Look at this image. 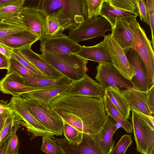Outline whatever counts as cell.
<instances>
[{
    "label": "cell",
    "mask_w": 154,
    "mask_h": 154,
    "mask_svg": "<svg viewBox=\"0 0 154 154\" xmlns=\"http://www.w3.org/2000/svg\"><path fill=\"white\" fill-rule=\"evenodd\" d=\"M132 110H133L140 118L150 123L152 126L154 128V117L153 116L146 115L139 111Z\"/></svg>",
    "instance_id": "44"
},
{
    "label": "cell",
    "mask_w": 154,
    "mask_h": 154,
    "mask_svg": "<svg viewBox=\"0 0 154 154\" xmlns=\"http://www.w3.org/2000/svg\"><path fill=\"white\" fill-rule=\"evenodd\" d=\"M154 85L147 91V104L150 113L154 116Z\"/></svg>",
    "instance_id": "41"
},
{
    "label": "cell",
    "mask_w": 154,
    "mask_h": 154,
    "mask_svg": "<svg viewBox=\"0 0 154 154\" xmlns=\"http://www.w3.org/2000/svg\"><path fill=\"white\" fill-rule=\"evenodd\" d=\"M105 94L108 97L122 116L125 119L130 118L131 109L122 95L119 87L109 86Z\"/></svg>",
    "instance_id": "24"
},
{
    "label": "cell",
    "mask_w": 154,
    "mask_h": 154,
    "mask_svg": "<svg viewBox=\"0 0 154 154\" xmlns=\"http://www.w3.org/2000/svg\"><path fill=\"white\" fill-rule=\"evenodd\" d=\"M32 64L49 79H56L64 76L48 63L39 54L33 51L31 48L18 49Z\"/></svg>",
    "instance_id": "20"
},
{
    "label": "cell",
    "mask_w": 154,
    "mask_h": 154,
    "mask_svg": "<svg viewBox=\"0 0 154 154\" xmlns=\"http://www.w3.org/2000/svg\"><path fill=\"white\" fill-rule=\"evenodd\" d=\"M127 59L132 66L135 73L132 82V88L142 91H147V78L145 65L142 59L134 49L124 50Z\"/></svg>",
    "instance_id": "16"
},
{
    "label": "cell",
    "mask_w": 154,
    "mask_h": 154,
    "mask_svg": "<svg viewBox=\"0 0 154 154\" xmlns=\"http://www.w3.org/2000/svg\"><path fill=\"white\" fill-rule=\"evenodd\" d=\"M149 20V26L151 28L152 36L151 41L153 48H154V0H147L145 1Z\"/></svg>",
    "instance_id": "39"
},
{
    "label": "cell",
    "mask_w": 154,
    "mask_h": 154,
    "mask_svg": "<svg viewBox=\"0 0 154 154\" xmlns=\"http://www.w3.org/2000/svg\"><path fill=\"white\" fill-rule=\"evenodd\" d=\"M104 0H85V18H91L100 15V12Z\"/></svg>",
    "instance_id": "33"
},
{
    "label": "cell",
    "mask_w": 154,
    "mask_h": 154,
    "mask_svg": "<svg viewBox=\"0 0 154 154\" xmlns=\"http://www.w3.org/2000/svg\"><path fill=\"white\" fill-rule=\"evenodd\" d=\"M7 118L0 116V132L2 130Z\"/></svg>",
    "instance_id": "47"
},
{
    "label": "cell",
    "mask_w": 154,
    "mask_h": 154,
    "mask_svg": "<svg viewBox=\"0 0 154 154\" xmlns=\"http://www.w3.org/2000/svg\"><path fill=\"white\" fill-rule=\"evenodd\" d=\"M42 143L40 149L47 154H65L64 151L50 136L42 137Z\"/></svg>",
    "instance_id": "32"
},
{
    "label": "cell",
    "mask_w": 154,
    "mask_h": 154,
    "mask_svg": "<svg viewBox=\"0 0 154 154\" xmlns=\"http://www.w3.org/2000/svg\"><path fill=\"white\" fill-rule=\"evenodd\" d=\"M48 104L67 122L91 136L101 130L107 117L103 97L58 95L51 99Z\"/></svg>",
    "instance_id": "1"
},
{
    "label": "cell",
    "mask_w": 154,
    "mask_h": 154,
    "mask_svg": "<svg viewBox=\"0 0 154 154\" xmlns=\"http://www.w3.org/2000/svg\"><path fill=\"white\" fill-rule=\"evenodd\" d=\"M61 148L65 154H106L98 146L93 138L83 134V140L79 145L70 143L65 138L51 136Z\"/></svg>",
    "instance_id": "15"
},
{
    "label": "cell",
    "mask_w": 154,
    "mask_h": 154,
    "mask_svg": "<svg viewBox=\"0 0 154 154\" xmlns=\"http://www.w3.org/2000/svg\"><path fill=\"white\" fill-rule=\"evenodd\" d=\"M11 55L20 63L33 72L42 76L44 78L48 79L27 60L18 49H13Z\"/></svg>",
    "instance_id": "35"
},
{
    "label": "cell",
    "mask_w": 154,
    "mask_h": 154,
    "mask_svg": "<svg viewBox=\"0 0 154 154\" xmlns=\"http://www.w3.org/2000/svg\"><path fill=\"white\" fill-rule=\"evenodd\" d=\"M23 7L14 6H7L0 9V19L9 20L16 18L22 10Z\"/></svg>",
    "instance_id": "37"
},
{
    "label": "cell",
    "mask_w": 154,
    "mask_h": 154,
    "mask_svg": "<svg viewBox=\"0 0 154 154\" xmlns=\"http://www.w3.org/2000/svg\"><path fill=\"white\" fill-rule=\"evenodd\" d=\"M13 49L7 45L0 43V53L8 59L11 56Z\"/></svg>",
    "instance_id": "43"
},
{
    "label": "cell",
    "mask_w": 154,
    "mask_h": 154,
    "mask_svg": "<svg viewBox=\"0 0 154 154\" xmlns=\"http://www.w3.org/2000/svg\"><path fill=\"white\" fill-rule=\"evenodd\" d=\"M24 0H0V9L10 6L23 7Z\"/></svg>",
    "instance_id": "42"
},
{
    "label": "cell",
    "mask_w": 154,
    "mask_h": 154,
    "mask_svg": "<svg viewBox=\"0 0 154 154\" xmlns=\"http://www.w3.org/2000/svg\"><path fill=\"white\" fill-rule=\"evenodd\" d=\"M14 113L10 103L0 100V116L7 118Z\"/></svg>",
    "instance_id": "40"
},
{
    "label": "cell",
    "mask_w": 154,
    "mask_h": 154,
    "mask_svg": "<svg viewBox=\"0 0 154 154\" xmlns=\"http://www.w3.org/2000/svg\"><path fill=\"white\" fill-rule=\"evenodd\" d=\"M9 66V59L0 53V69H8Z\"/></svg>",
    "instance_id": "45"
},
{
    "label": "cell",
    "mask_w": 154,
    "mask_h": 154,
    "mask_svg": "<svg viewBox=\"0 0 154 154\" xmlns=\"http://www.w3.org/2000/svg\"><path fill=\"white\" fill-rule=\"evenodd\" d=\"M96 69L95 78L105 89L109 86L122 87L128 89L132 88L131 82L126 79L113 65L99 63Z\"/></svg>",
    "instance_id": "12"
},
{
    "label": "cell",
    "mask_w": 154,
    "mask_h": 154,
    "mask_svg": "<svg viewBox=\"0 0 154 154\" xmlns=\"http://www.w3.org/2000/svg\"><path fill=\"white\" fill-rule=\"evenodd\" d=\"M76 54L88 60L113 65L109 50L103 40L97 45L93 46L81 45L80 50Z\"/></svg>",
    "instance_id": "19"
},
{
    "label": "cell",
    "mask_w": 154,
    "mask_h": 154,
    "mask_svg": "<svg viewBox=\"0 0 154 154\" xmlns=\"http://www.w3.org/2000/svg\"><path fill=\"white\" fill-rule=\"evenodd\" d=\"M100 15L108 21L112 29L114 26L116 20L138 16L135 12L123 11L112 6L107 0H104L100 10Z\"/></svg>",
    "instance_id": "23"
},
{
    "label": "cell",
    "mask_w": 154,
    "mask_h": 154,
    "mask_svg": "<svg viewBox=\"0 0 154 154\" xmlns=\"http://www.w3.org/2000/svg\"><path fill=\"white\" fill-rule=\"evenodd\" d=\"M154 149H153L149 154H154Z\"/></svg>",
    "instance_id": "48"
},
{
    "label": "cell",
    "mask_w": 154,
    "mask_h": 154,
    "mask_svg": "<svg viewBox=\"0 0 154 154\" xmlns=\"http://www.w3.org/2000/svg\"><path fill=\"white\" fill-rule=\"evenodd\" d=\"M133 140L131 135L124 134L115 147L110 154H125L128 147L132 144Z\"/></svg>",
    "instance_id": "34"
},
{
    "label": "cell",
    "mask_w": 154,
    "mask_h": 154,
    "mask_svg": "<svg viewBox=\"0 0 154 154\" xmlns=\"http://www.w3.org/2000/svg\"></svg>",
    "instance_id": "50"
},
{
    "label": "cell",
    "mask_w": 154,
    "mask_h": 154,
    "mask_svg": "<svg viewBox=\"0 0 154 154\" xmlns=\"http://www.w3.org/2000/svg\"><path fill=\"white\" fill-rule=\"evenodd\" d=\"M18 17L40 41L43 40L46 17L36 6L23 7Z\"/></svg>",
    "instance_id": "14"
},
{
    "label": "cell",
    "mask_w": 154,
    "mask_h": 154,
    "mask_svg": "<svg viewBox=\"0 0 154 154\" xmlns=\"http://www.w3.org/2000/svg\"><path fill=\"white\" fill-rule=\"evenodd\" d=\"M121 92L131 110L139 111L146 115L152 116L147 104V91H140L132 88L122 90Z\"/></svg>",
    "instance_id": "22"
},
{
    "label": "cell",
    "mask_w": 154,
    "mask_h": 154,
    "mask_svg": "<svg viewBox=\"0 0 154 154\" xmlns=\"http://www.w3.org/2000/svg\"><path fill=\"white\" fill-rule=\"evenodd\" d=\"M80 49V45L64 34L40 41V51L42 54L47 53L57 55L76 54Z\"/></svg>",
    "instance_id": "11"
},
{
    "label": "cell",
    "mask_w": 154,
    "mask_h": 154,
    "mask_svg": "<svg viewBox=\"0 0 154 154\" xmlns=\"http://www.w3.org/2000/svg\"><path fill=\"white\" fill-rule=\"evenodd\" d=\"M48 63L71 81L84 77L88 69V60L75 54L57 55L44 53L39 54Z\"/></svg>",
    "instance_id": "2"
},
{
    "label": "cell",
    "mask_w": 154,
    "mask_h": 154,
    "mask_svg": "<svg viewBox=\"0 0 154 154\" xmlns=\"http://www.w3.org/2000/svg\"><path fill=\"white\" fill-rule=\"evenodd\" d=\"M78 26L66 16L64 8H61L46 16L43 39L62 35L64 31L72 30Z\"/></svg>",
    "instance_id": "8"
},
{
    "label": "cell",
    "mask_w": 154,
    "mask_h": 154,
    "mask_svg": "<svg viewBox=\"0 0 154 154\" xmlns=\"http://www.w3.org/2000/svg\"><path fill=\"white\" fill-rule=\"evenodd\" d=\"M39 38L28 30L0 38V43L12 49L31 48Z\"/></svg>",
    "instance_id": "21"
},
{
    "label": "cell",
    "mask_w": 154,
    "mask_h": 154,
    "mask_svg": "<svg viewBox=\"0 0 154 154\" xmlns=\"http://www.w3.org/2000/svg\"><path fill=\"white\" fill-rule=\"evenodd\" d=\"M71 83L70 87L59 95L81 96L99 99L103 98L106 89L89 77L87 73L81 79L71 81Z\"/></svg>",
    "instance_id": "9"
},
{
    "label": "cell",
    "mask_w": 154,
    "mask_h": 154,
    "mask_svg": "<svg viewBox=\"0 0 154 154\" xmlns=\"http://www.w3.org/2000/svg\"><path fill=\"white\" fill-rule=\"evenodd\" d=\"M57 87H35L26 85L23 83L22 77L14 72L7 73L0 80V91L3 93L13 96H20L25 93L51 89Z\"/></svg>",
    "instance_id": "13"
},
{
    "label": "cell",
    "mask_w": 154,
    "mask_h": 154,
    "mask_svg": "<svg viewBox=\"0 0 154 154\" xmlns=\"http://www.w3.org/2000/svg\"><path fill=\"white\" fill-rule=\"evenodd\" d=\"M7 70L8 73L14 72L22 77L44 78L24 66L12 55L9 59V66Z\"/></svg>",
    "instance_id": "29"
},
{
    "label": "cell",
    "mask_w": 154,
    "mask_h": 154,
    "mask_svg": "<svg viewBox=\"0 0 154 154\" xmlns=\"http://www.w3.org/2000/svg\"><path fill=\"white\" fill-rule=\"evenodd\" d=\"M112 26L108 21L103 17L85 19L75 28L69 30L68 37L75 42L104 36L105 33L112 31Z\"/></svg>",
    "instance_id": "5"
},
{
    "label": "cell",
    "mask_w": 154,
    "mask_h": 154,
    "mask_svg": "<svg viewBox=\"0 0 154 154\" xmlns=\"http://www.w3.org/2000/svg\"><path fill=\"white\" fill-rule=\"evenodd\" d=\"M129 26L133 39L131 48L137 52L145 65L148 90L154 85V54L151 41L147 38L145 30L137 22L136 18L129 23Z\"/></svg>",
    "instance_id": "3"
},
{
    "label": "cell",
    "mask_w": 154,
    "mask_h": 154,
    "mask_svg": "<svg viewBox=\"0 0 154 154\" xmlns=\"http://www.w3.org/2000/svg\"><path fill=\"white\" fill-rule=\"evenodd\" d=\"M136 12L141 21L149 25L147 8L144 0H136Z\"/></svg>",
    "instance_id": "38"
},
{
    "label": "cell",
    "mask_w": 154,
    "mask_h": 154,
    "mask_svg": "<svg viewBox=\"0 0 154 154\" xmlns=\"http://www.w3.org/2000/svg\"><path fill=\"white\" fill-rule=\"evenodd\" d=\"M103 99L107 115L111 116L117 123L119 124L127 133H132L133 129L131 122L122 116L105 93Z\"/></svg>",
    "instance_id": "27"
},
{
    "label": "cell",
    "mask_w": 154,
    "mask_h": 154,
    "mask_svg": "<svg viewBox=\"0 0 154 154\" xmlns=\"http://www.w3.org/2000/svg\"><path fill=\"white\" fill-rule=\"evenodd\" d=\"M117 123L112 117L107 115L102 128L97 134L92 136L98 146L106 154H110L114 147L115 142L113 137L119 128Z\"/></svg>",
    "instance_id": "17"
},
{
    "label": "cell",
    "mask_w": 154,
    "mask_h": 154,
    "mask_svg": "<svg viewBox=\"0 0 154 154\" xmlns=\"http://www.w3.org/2000/svg\"><path fill=\"white\" fill-rule=\"evenodd\" d=\"M112 6L122 10L136 12V0H107Z\"/></svg>",
    "instance_id": "36"
},
{
    "label": "cell",
    "mask_w": 154,
    "mask_h": 154,
    "mask_svg": "<svg viewBox=\"0 0 154 154\" xmlns=\"http://www.w3.org/2000/svg\"><path fill=\"white\" fill-rule=\"evenodd\" d=\"M2 20L0 19V21H1Z\"/></svg>",
    "instance_id": "49"
},
{
    "label": "cell",
    "mask_w": 154,
    "mask_h": 154,
    "mask_svg": "<svg viewBox=\"0 0 154 154\" xmlns=\"http://www.w3.org/2000/svg\"><path fill=\"white\" fill-rule=\"evenodd\" d=\"M26 30H29L18 17L11 20L0 21V38Z\"/></svg>",
    "instance_id": "28"
},
{
    "label": "cell",
    "mask_w": 154,
    "mask_h": 154,
    "mask_svg": "<svg viewBox=\"0 0 154 154\" xmlns=\"http://www.w3.org/2000/svg\"><path fill=\"white\" fill-rule=\"evenodd\" d=\"M131 119L137 150L142 154H149L154 149V128L149 122L139 117L131 110Z\"/></svg>",
    "instance_id": "6"
},
{
    "label": "cell",
    "mask_w": 154,
    "mask_h": 154,
    "mask_svg": "<svg viewBox=\"0 0 154 154\" xmlns=\"http://www.w3.org/2000/svg\"><path fill=\"white\" fill-rule=\"evenodd\" d=\"M137 17H128L117 20L112 29L111 37L123 50L131 48L132 45L133 36L129 23Z\"/></svg>",
    "instance_id": "18"
},
{
    "label": "cell",
    "mask_w": 154,
    "mask_h": 154,
    "mask_svg": "<svg viewBox=\"0 0 154 154\" xmlns=\"http://www.w3.org/2000/svg\"><path fill=\"white\" fill-rule=\"evenodd\" d=\"M104 37L103 40L109 50L113 66L126 79L131 82L135 75L124 50L112 38L110 34Z\"/></svg>",
    "instance_id": "10"
},
{
    "label": "cell",
    "mask_w": 154,
    "mask_h": 154,
    "mask_svg": "<svg viewBox=\"0 0 154 154\" xmlns=\"http://www.w3.org/2000/svg\"><path fill=\"white\" fill-rule=\"evenodd\" d=\"M21 120V119L16 114L14 125L7 147L6 154H18L20 142L16 132L19 128L20 125L22 124Z\"/></svg>",
    "instance_id": "31"
},
{
    "label": "cell",
    "mask_w": 154,
    "mask_h": 154,
    "mask_svg": "<svg viewBox=\"0 0 154 154\" xmlns=\"http://www.w3.org/2000/svg\"><path fill=\"white\" fill-rule=\"evenodd\" d=\"M62 119L63 123V132L65 138L70 143L79 145L82 141L83 133Z\"/></svg>",
    "instance_id": "30"
},
{
    "label": "cell",
    "mask_w": 154,
    "mask_h": 154,
    "mask_svg": "<svg viewBox=\"0 0 154 154\" xmlns=\"http://www.w3.org/2000/svg\"><path fill=\"white\" fill-rule=\"evenodd\" d=\"M22 77L24 85L32 87H59L71 83V81L65 76L56 79L31 77Z\"/></svg>",
    "instance_id": "26"
},
{
    "label": "cell",
    "mask_w": 154,
    "mask_h": 154,
    "mask_svg": "<svg viewBox=\"0 0 154 154\" xmlns=\"http://www.w3.org/2000/svg\"><path fill=\"white\" fill-rule=\"evenodd\" d=\"M9 103L14 112L24 122L28 131L33 137L54 135L28 109L22 102L20 96H13Z\"/></svg>",
    "instance_id": "7"
},
{
    "label": "cell",
    "mask_w": 154,
    "mask_h": 154,
    "mask_svg": "<svg viewBox=\"0 0 154 154\" xmlns=\"http://www.w3.org/2000/svg\"><path fill=\"white\" fill-rule=\"evenodd\" d=\"M24 105L32 114L54 135L62 136L63 123L61 116L48 104L20 96Z\"/></svg>",
    "instance_id": "4"
},
{
    "label": "cell",
    "mask_w": 154,
    "mask_h": 154,
    "mask_svg": "<svg viewBox=\"0 0 154 154\" xmlns=\"http://www.w3.org/2000/svg\"><path fill=\"white\" fill-rule=\"evenodd\" d=\"M71 85V83L51 89L23 94L20 96L23 98H30L48 104L51 99L56 96L62 94L70 87Z\"/></svg>",
    "instance_id": "25"
},
{
    "label": "cell",
    "mask_w": 154,
    "mask_h": 154,
    "mask_svg": "<svg viewBox=\"0 0 154 154\" xmlns=\"http://www.w3.org/2000/svg\"><path fill=\"white\" fill-rule=\"evenodd\" d=\"M11 134L2 144L0 147V154H6L8 145Z\"/></svg>",
    "instance_id": "46"
}]
</instances>
